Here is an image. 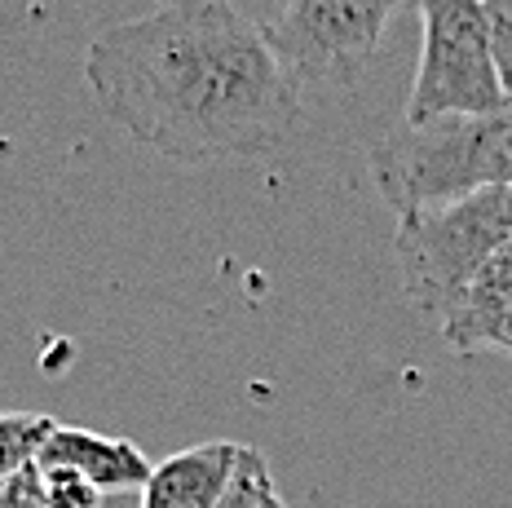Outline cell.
Instances as JSON below:
<instances>
[{
  "instance_id": "6da1fadb",
  "label": "cell",
  "mask_w": 512,
  "mask_h": 508,
  "mask_svg": "<svg viewBox=\"0 0 512 508\" xmlns=\"http://www.w3.org/2000/svg\"><path fill=\"white\" fill-rule=\"evenodd\" d=\"M84 80L128 137L181 164H248L301 124V84L230 0H173L98 31Z\"/></svg>"
},
{
  "instance_id": "7a4b0ae2",
  "label": "cell",
  "mask_w": 512,
  "mask_h": 508,
  "mask_svg": "<svg viewBox=\"0 0 512 508\" xmlns=\"http://www.w3.org/2000/svg\"><path fill=\"white\" fill-rule=\"evenodd\" d=\"M367 168L398 217L512 186V102L486 115L398 120L371 146Z\"/></svg>"
},
{
  "instance_id": "3957f363",
  "label": "cell",
  "mask_w": 512,
  "mask_h": 508,
  "mask_svg": "<svg viewBox=\"0 0 512 508\" xmlns=\"http://www.w3.org/2000/svg\"><path fill=\"white\" fill-rule=\"evenodd\" d=\"M512 243V186L398 217V266L411 305L442 327L460 310L473 279Z\"/></svg>"
},
{
  "instance_id": "277c9868",
  "label": "cell",
  "mask_w": 512,
  "mask_h": 508,
  "mask_svg": "<svg viewBox=\"0 0 512 508\" xmlns=\"http://www.w3.org/2000/svg\"><path fill=\"white\" fill-rule=\"evenodd\" d=\"M415 9L424 40L402 120L424 124L437 115H486L508 107L482 0H415Z\"/></svg>"
},
{
  "instance_id": "5b68a950",
  "label": "cell",
  "mask_w": 512,
  "mask_h": 508,
  "mask_svg": "<svg viewBox=\"0 0 512 508\" xmlns=\"http://www.w3.org/2000/svg\"><path fill=\"white\" fill-rule=\"evenodd\" d=\"M407 0H287L265 27L296 84H354Z\"/></svg>"
},
{
  "instance_id": "8992f818",
  "label": "cell",
  "mask_w": 512,
  "mask_h": 508,
  "mask_svg": "<svg viewBox=\"0 0 512 508\" xmlns=\"http://www.w3.org/2000/svg\"><path fill=\"white\" fill-rule=\"evenodd\" d=\"M40 469H71L89 478L98 491H146L155 464L142 455V447L128 438H106L93 429L58 425L40 451Z\"/></svg>"
},
{
  "instance_id": "52a82bcc",
  "label": "cell",
  "mask_w": 512,
  "mask_h": 508,
  "mask_svg": "<svg viewBox=\"0 0 512 508\" xmlns=\"http://www.w3.org/2000/svg\"><path fill=\"white\" fill-rule=\"evenodd\" d=\"M243 442H199L155 464L142 508H217L239 473Z\"/></svg>"
},
{
  "instance_id": "ba28073f",
  "label": "cell",
  "mask_w": 512,
  "mask_h": 508,
  "mask_svg": "<svg viewBox=\"0 0 512 508\" xmlns=\"http://www.w3.org/2000/svg\"><path fill=\"white\" fill-rule=\"evenodd\" d=\"M508 314H512V243L490 257V266L473 279L460 310L437 327V332H442L446 345L460 349V354H477V349H486L490 332H495Z\"/></svg>"
},
{
  "instance_id": "9c48e42d",
  "label": "cell",
  "mask_w": 512,
  "mask_h": 508,
  "mask_svg": "<svg viewBox=\"0 0 512 508\" xmlns=\"http://www.w3.org/2000/svg\"><path fill=\"white\" fill-rule=\"evenodd\" d=\"M53 429H58V420L40 416V411H0V482L31 469Z\"/></svg>"
},
{
  "instance_id": "30bf717a",
  "label": "cell",
  "mask_w": 512,
  "mask_h": 508,
  "mask_svg": "<svg viewBox=\"0 0 512 508\" xmlns=\"http://www.w3.org/2000/svg\"><path fill=\"white\" fill-rule=\"evenodd\" d=\"M486 27H490V54H495V71L504 84V98L512 102V0H482Z\"/></svg>"
},
{
  "instance_id": "8fae6325",
  "label": "cell",
  "mask_w": 512,
  "mask_h": 508,
  "mask_svg": "<svg viewBox=\"0 0 512 508\" xmlns=\"http://www.w3.org/2000/svg\"><path fill=\"white\" fill-rule=\"evenodd\" d=\"M45 473V500L49 508H102V491L89 478L71 469H40Z\"/></svg>"
},
{
  "instance_id": "7c38bea8",
  "label": "cell",
  "mask_w": 512,
  "mask_h": 508,
  "mask_svg": "<svg viewBox=\"0 0 512 508\" xmlns=\"http://www.w3.org/2000/svg\"><path fill=\"white\" fill-rule=\"evenodd\" d=\"M0 508H49L40 464H31V469L14 473L9 482H0Z\"/></svg>"
},
{
  "instance_id": "4fadbf2b",
  "label": "cell",
  "mask_w": 512,
  "mask_h": 508,
  "mask_svg": "<svg viewBox=\"0 0 512 508\" xmlns=\"http://www.w3.org/2000/svg\"><path fill=\"white\" fill-rule=\"evenodd\" d=\"M261 508H283V500H279V495H274V500H265Z\"/></svg>"
}]
</instances>
